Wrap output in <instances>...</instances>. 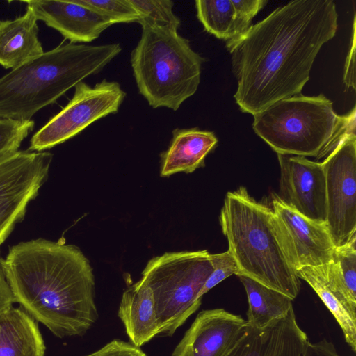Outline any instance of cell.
Returning a JSON list of instances; mask_svg holds the SVG:
<instances>
[{
    "label": "cell",
    "instance_id": "cell-1",
    "mask_svg": "<svg viewBox=\"0 0 356 356\" xmlns=\"http://www.w3.org/2000/svg\"><path fill=\"white\" fill-rule=\"evenodd\" d=\"M337 19L332 0L291 1L226 42L241 111L254 115L300 95L319 51L336 34Z\"/></svg>",
    "mask_w": 356,
    "mask_h": 356
},
{
    "label": "cell",
    "instance_id": "cell-2",
    "mask_svg": "<svg viewBox=\"0 0 356 356\" xmlns=\"http://www.w3.org/2000/svg\"><path fill=\"white\" fill-rule=\"evenodd\" d=\"M2 266L15 302L55 335H81L97 321L92 268L78 247L44 238L21 242Z\"/></svg>",
    "mask_w": 356,
    "mask_h": 356
},
{
    "label": "cell",
    "instance_id": "cell-3",
    "mask_svg": "<svg viewBox=\"0 0 356 356\" xmlns=\"http://www.w3.org/2000/svg\"><path fill=\"white\" fill-rule=\"evenodd\" d=\"M122 51L119 43L60 44L0 78V119L28 121Z\"/></svg>",
    "mask_w": 356,
    "mask_h": 356
},
{
    "label": "cell",
    "instance_id": "cell-4",
    "mask_svg": "<svg viewBox=\"0 0 356 356\" xmlns=\"http://www.w3.org/2000/svg\"><path fill=\"white\" fill-rule=\"evenodd\" d=\"M219 221L239 275L289 296L300 291V280L280 241L272 209L254 200L244 186L227 193Z\"/></svg>",
    "mask_w": 356,
    "mask_h": 356
},
{
    "label": "cell",
    "instance_id": "cell-5",
    "mask_svg": "<svg viewBox=\"0 0 356 356\" xmlns=\"http://www.w3.org/2000/svg\"><path fill=\"white\" fill-rule=\"evenodd\" d=\"M253 116L254 132L280 154L324 159L355 132V107L338 115L323 94L283 99Z\"/></svg>",
    "mask_w": 356,
    "mask_h": 356
},
{
    "label": "cell",
    "instance_id": "cell-6",
    "mask_svg": "<svg viewBox=\"0 0 356 356\" xmlns=\"http://www.w3.org/2000/svg\"><path fill=\"white\" fill-rule=\"evenodd\" d=\"M131 54L138 91L154 108L177 111L197 90L204 58L177 29L143 24Z\"/></svg>",
    "mask_w": 356,
    "mask_h": 356
},
{
    "label": "cell",
    "instance_id": "cell-7",
    "mask_svg": "<svg viewBox=\"0 0 356 356\" xmlns=\"http://www.w3.org/2000/svg\"><path fill=\"white\" fill-rule=\"evenodd\" d=\"M207 250L165 252L151 259L140 279L152 290L160 334L172 335L200 307L213 268Z\"/></svg>",
    "mask_w": 356,
    "mask_h": 356
},
{
    "label": "cell",
    "instance_id": "cell-8",
    "mask_svg": "<svg viewBox=\"0 0 356 356\" xmlns=\"http://www.w3.org/2000/svg\"><path fill=\"white\" fill-rule=\"evenodd\" d=\"M73 97L31 138L28 151L43 152L79 134L95 121L118 112L126 96L116 81L74 86Z\"/></svg>",
    "mask_w": 356,
    "mask_h": 356
},
{
    "label": "cell",
    "instance_id": "cell-9",
    "mask_svg": "<svg viewBox=\"0 0 356 356\" xmlns=\"http://www.w3.org/2000/svg\"><path fill=\"white\" fill-rule=\"evenodd\" d=\"M325 175L326 220L335 247L356 236V136L347 135L321 162Z\"/></svg>",
    "mask_w": 356,
    "mask_h": 356
},
{
    "label": "cell",
    "instance_id": "cell-10",
    "mask_svg": "<svg viewBox=\"0 0 356 356\" xmlns=\"http://www.w3.org/2000/svg\"><path fill=\"white\" fill-rule=\"evenodd\" d=\"M52 154L17 151L0 158V245L25 216L46 181Z\"/></svg>",
    "mask_w": 356,
    "mask_h": 356
},
{
    "label": "cell",
    "instance_id": "cell-11",
    "mask_svg": "<svg viewBox=\"0 0 356 356\" xmlns=\"http://www.w3.org/2000/svg\"><path fill=\"white\" fill-rule=\"evenodd\" d=\"M276 228L295 272L306 266L328 263L335 245L325 222L309 219L274 195L270 207Z\"/></svg>",
    "mask_w": 356,
    "mask_h": 356
},
{
    "label": "cell",
    "instance_id": "cell-12",
    "mask_svg": "<svg viewBox=\"0 0 356 356\" xmlns=\"http://www.w3.org/2000/svg\"><path fill=\"white\" fill-rule=\"evenodd\" d=\"M277 159L279 197L304 216L325 222L326 184L322 163L296 155L277 154Z\"/></svg>",
    "mask_w": 356,
    "mask_h": 356
},
{
    "label": "cell",
    "instance_id": "cell-13",
    "mask_svg": "<svg viewBox=\"0 0 356 356\" xmlns=\"http://www.w3.org/2000/svg\"><path fill=\"white\" fill-rule=\"evenodd\" d=\"M247 321L222 308L200 312L171 356H224Z\"/></svg>",
    "mask_w": 356,
    "mask_h": 356
},
{
    "label": "cell",
    "instance_id": "cell-14",
    "mask_svg": "<svg viewBox=\"0 0 356 356\" xmlns=\"http://www.w3.org/2000/svg\"><path fill=\"white\" fill-rule=\"evenodd\" d=\"M293 307L262 327L247 325L224 356H302L309 342Z\"/></svg>",
    "mask_w": 356,
    "mask_h": 356
},
{
    "label": "cell",
    "instance_id": "cell-15",
    "mask_svg": "<svg viewBox=\"0 0 356 356\" xmlns=\"http://www.w3.org/2000/svg\"><path fill=\"white\" fill-rule=\"evenodd\" d=\"M23 2L38 20L58 31L70 42H90L112 25L106 17L78 0Z\"/></svg>",
    "mask_w": 356,
    "mask_h": 356
},
{
    "label": "cell",
    "instance_id": "cell-16",
    "mask_svg": "<svg viewBox=\"0 0 356 356\" xmlns=\"http://www.w3.org/2000/svg\"><path fill=\"white\" fill-rule=\"evenodd\" d=\"M118 315L130 343L138 348L160 334L153 293L140 280L124 291Z\"/></svg>",
    "mask_w": 356,
    "mask_h": 356
},
{
    "label": "cell",
    "instance_id": "cell-17",
    "mask_svg": "<svg viewBox=\"0 0 356 356\" xmlns=\"http://www.w3.org/2000/svg\"><path fill=\"white\" fill-rule=\"evenodd\" d=\"M38 20L28 8L14 19L0 20V65L14 70L42 55Z\"/></svg>",
    "mask_w": 356,
    "mask_h": 356
},
{
    "label": "cell",
    "instance_id": "cell-18",
    "mask_svg": "<svg viewBox=\"0 0 356 356\" xmlns=\"http://www.w3.org/2000/svg\"><path fill=\"white\" fill-rule=\"evenodd\" d=\"M218 143L215 134L197 127L175 129L168 149L161 154V176L191 173L204 166V159Z\"/></svg>",
    "mask_w": 356,
    "mask_h": 356
},
{
    "label": "cell",
    "instance_id": "cell-19",
    "mask_svg": "<svg viewBox=\"0 0 356 356\" xmlns=\"http://www.w3.org/2000/svg\"><path fill=\"white\" fill-rule=\"evenodd\" d=\"M327 264L302 266L296 270L298 278L307 282L321 299L339 323L344 339L356 352V312H354L327 269Z\"/></svg>",
    "mask_w": 356,
    "mask_h": 356
},
{
    "label": "cell",
    "instance_id": "cell-20",
    "mask_svg": "<svg viewBox=\"0 0 356 356\" xmlns=\"http://www.w3.org/2000/svg\"><path fill=\"white\" fill-rule=\"evenodd\" d=\"M45 346L35 319L21 308L0 313V356H44Z\"/></svg>",
    "mask_w": 356,
    "mask_h": 356
},
{
    "label": "cell",
    "instance_id": "cell-21",
    "mask_svg": "<svg viewBox=\"0 0 356 356\" xmlns=\"http://www.w3.org/2000/svg\"><path fill=\"white\" fill-rule=\"evenodd\" d=\"M248 297L247 324L262 327L284 316L293 307V300L247 276L237 275Z\"/></svg>",
    "mask_w": 356,
    "mask_h": 356
},
{
    "label": "cell",
    "instance_id": "cell-22",
    "mask_svg": "<svg viewBox=\"0 0 356 356\" xmlns=\"http://www.w3.org/2000/svg\"><path fill=\"white\" fill-rule=\"evenodd\" d=\"M197 17L204 29L226 42L243 34L232 0L195 1Z\"/></svg>",
    "mask_w": 356,
    "mask_h": 356
},
{
    "label": "cell",
    "instance_id": "cell-23",
    "mask_svg": "<svg viewBox=\"0 0 356 356\" xmlns=\"http://www.w3.org/2000/svg\"><path fill=\"white\" fill-rule=\"evenodd\" d=\"M356 236L335 247L328 270L350 309L356 312Z\"/></svg>",
    "mask_w": 356,
    "mask_h": 356
},
{
    "label": "cell",
    "instance_id": "cell-24",
    "mask_svg": "<svg viewBox=\"0 0 356 356\" xmlns=\"http://www.w3.org/2000/svg\"><path fill=\"white\" fill-rule=\"evenodd\" d=\"M140 16L138 23L178 29L180 19L173 12L174 3L169 0H129Z\"/></svg>",
    "mask_w": 356,
    "mask_h": 356
},
{
    "label": "cell",
    "instance_id": "cell-25",
    "mask_svg": "<svg viewBox=\"0 0 356 356\" xmlns=\"http://www.w3.org/2000/svg\"><path fill=\"white\" fill-rule=\"evenodd\" d=\"M108 19L112 24L138 22L140 16L129 0H78Z\"/></svg>",
    "mask_w": 356,
    "mask_h": 356
},
{
    "label": "cell",
    "instance_id": "cell-26",
    "mask_svg": "<svg viewBox=\"0 0 356 356\" xmlns=\"http://www.w3.org/2000/svg\"><path fill=\"white\" fill-rule=\"evenodd\" d=\"M34 121L0 119V158L18 151L34 128Z\"/></svg>",
    "mask_w": 356,
    "mask_h": 356
},
{
    "label": "cell",
    "instance_id": "cell-27",
    "mask_svg": "<svg viewBox=\"0 0 356 356\" xmlns=\"http://www.w3.org/2000/svg\"><path fill=\"white\" fill-rule=\"evenodd\" d=\"M209 257L213 270L200 292L201 297L228 277L239 274L237 263L229 250L221 253L210 254Z\"/></svg>",
    "mask_w": 356,
    "mask_h": 356
},
{
    "label": "cell",
    "instance_id": "cell-28",
    "mask_svg": "<svg viewBox=\"0 0 356 356\" xmlns=\"http://www.w3.org/2000/svg\"><path fill=\"white\" fill-rule=\"evenodd\" d=\"M240 28L244 35L251 27L253 17L267 3L266 0H232Z\"/></svg>",
    "mask_w": 356,
    "mask_h": 356
},
{
    "label": "cell",
    "instance_id": "cell-29",
    "mask_svg": "<svg viewBox=\"0 0 356 356\" xmlns=\"http://www.w3.org/2000/svg\"><path fill=\"white\" fill-rule=\"evenodd\" d=\"M86 356H147L130 342L114 339L100 349Z\"/></svg>",
    "mask_w": 356,
    "mask_h": 356
},
{
    "label": "cell",
    "instance_id": "cell-30",
    "mask_svg": "<svg viewBox=\"0 0 356 356\" xmlns=\"http://www.w3.org/2000/svg\"><path fill=\"white\" fill-rule=\"evenodd\" d=\"M302 356H341L334 345L325 339L317 342H308Z\"/></svg>",
    "mask_w": 356,
    "mask_h": 356
},
{
    "label": "cell",
    "instance_id": "cell-31",
    "mask_svg": "<svg viewBox=\"0 0 356 356\" xmlns=\"http://www.w3.org/2000/svg\"><path fill=\"white\" fill-rule=\"evenodd\" d=\"M355 18L354 17L353 38L350 49L348 52L344 70L343 80L347 88L355 89Z\"/></svg>",
    "mask_w": 356,
    "mask_h": 356
},
{
    "label": "cell",
    "instance_id": "cell-32",
    "mask_svg": "<svg viewBox=\"0 0 356 356\" xmlns=\"http://www.w3.org/2000/svg\"><path fill=\"white\" fill-rule=\"evenodd\" d=\"M15 299L6 279L0 255V313L13 306Z\"/></svg>",
    "mask_w": 356,
    "mask_h": 356
}]
</instances>
